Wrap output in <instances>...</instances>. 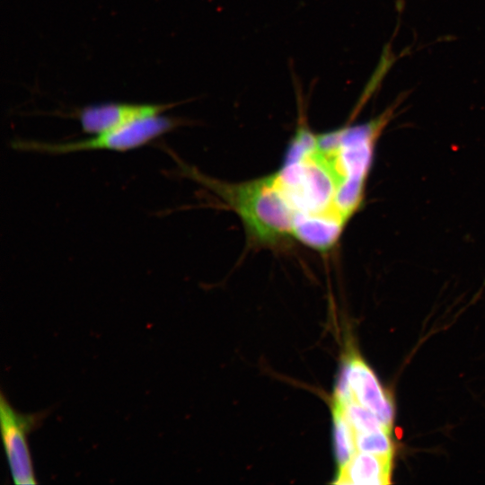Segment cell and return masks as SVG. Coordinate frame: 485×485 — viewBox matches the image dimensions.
Wrapping results in <instances>:
<instances>
[{"label": "cell", "mask_w": 485, "mask_h": 485, "mask_svg": "<svg viewBox=\"0 0 485 485\" xmlns=\"http://www.w3.org/2000/svg\"><path fill=\"white\" fill-rule=\"evenodd\" d=\"M392 111L326 133L297 128L283 163L266 175L292 239L322 252L335 246L363 205L375 144Z\"/></svg>", "instance_id": "1"}, {"label": "cell", "mask_w": 485, "mask_h": 485, "mask_svg": "<svg viewBox=\"0 0 485 485\" xmlns=\"http://www.w3.org/2000/svg\"><path fill=\"white\" fill-rule=\"evenodd\" d=\"M181 123V120L178 118L160 114L121 128L91 135L84 139L57 143L19 139L13 141L11 146L18 151L52 155L96 150L125 152L151 143L175 129Z\"/></svg>", "instance_id": "2"}, {"label": "cell", "mask_w": 485, "mask_h": 485, "mask_svg": "<svg viewBox=\"0 0 485 485\" xmlns=\"http://www.w3.org/2000/svg\"><path fill=\"white\" fill-rule=\"evenodd\" d=\"M45 417V412H19L1 392L0 425L3 445L13 481L17 485L37 483L28 436L41 425Z\"/></svg>", "instance_id": "3"}, {"label": "cell", "mask_w": 485, "mask_h": 485, "mask_svg": "<svg viewBox=\"0 0 485 485\" xmlns=\"http://www.w3.org/2000/svg\"><path fill=\"white\" fill-rule=\"evenodd\" d=\"M334 395L353 400L370 410L392 430L394 419L392 398L359 356L351 354L344 361Z\"/></svg>", "instance_id": "4"}, {"label": "cell", "mask_w": 485, "mask_h": 485, "mask_svg": "<svg viewBox=\"0 0 485 485\" xmlns=\"http://www.w3.org/2000/svg\"><path fill=\"white\" fill-rule=\"evenodd\" d=\"M173 106L172 103L109 102L85 106L76 111L75 118L84 132L94 135L163 114Z\"/></svg>", "instance_id": "5"}, {"label": "cell", "mask_w": 485, "mask_h": 485, "mask_svg": "<svg viewBox=\"0 0 485 485\" xmlns=\"http://www.w3.org/2000/svg\"><path fill=\"white\" fill-rule=\"evenodd\" d=\"M393 458L367 453H357L342 468L338 469L335 483L388 484L391 482Z\"/></svg>", "instance_id": "6"}, {"label": "cell", "mask_w": 485, "mask_h": 485, "mask_svg": "<svg viewBox=\"0 0 485 485\" xmlns=\"http://www.w3.org/2000/svg\"><path fill=\"white\" fill-rule=\"evenodd\" d=\"M357 453H367L381 457L393 458L394 445L387 431L353 435Z\"/></svg>", "instance_id": "7"}]
</instances>
